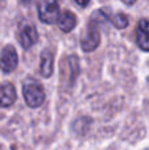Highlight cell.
Returning <instances> with one entry per match:
<instances>
[{"mask_svg": "<svg viewBox=\"0 0 149 150\" xmlns=\"http://www.w3.org/2000/svg\"><path fill=\"white\" fill-rule=\"evenodd\" d=\"M77 25V17L74 13H71L70 11H65L62 15H60L58 17V26L62 32L69 33L71 32Z\"/></svg>", "mask_w": 149, "mask_h": 150, "instance_id": "obj_9", "label": "cell"}, {"mask_svg": "<svg viewBox=\"0 0 149 150\" xmlns=\"http://www.w3.org/2000/svg\"><path fill=\"white\" fill-rule=\"evenodd\" d=\"M25 103L31 108H38L45 101V91L42 84L36 79H26L23 84Z\"/></svg>", "mask_w": 149, "mask_h": 150, "instance_id": "obj_1", "label": "cell"}, {"mask_svg": "<svg viewBox=\"0 0 149 150\" xmlns=\"http://www.w3.org/2000/svg\"><path fill=\"white\" fill-rule=\"evenodd\" d=\"M74 1H75L77 4L79 5V7L84 8V7H87V4L90 3V0H74Z\"/></svg>", "mask_w": 149, "mask_h": 150, "instance_id": "obj_11", "label": "cell"}, {"mask_svg": "<svg viewBox=\"0 0 149 150\" xmlns=\"http://www.w3.org/2000/svg\"><path fill=\"white\" fill-rule=\"evenodd\" d=\"M18 63V55L12 45H7L0 54V69L3 73H12Z\"/></svg>", "mask_w": 149, "mask_h": 150, "instance_id": "obj_4", "label": "cell"}, {"mask_svg": "<svg viewBox=\"0 0 149 150\" xmlns=\"http://www.w3.org/2000/svg\"><path fill=\"white\" fill-rule=\"evenodd\" d=\"M16 98H17V92L12 83L5 82L0 86V107L1 108H8L13 105Z\"/></svg>", "mask_w": 149, "mask_h": 150, "instance_id": "obj_6", "label": "cell"}, {"mask_svg": "<svg viewBox=\"0 0 149 150\" xmlns=\"http://www.w3.org/2000/svg\"><path fill=\"white\" fill-rule=\"evenodd\" d=\"M60 17L58 0H40L38 18L45 24H53Z\"/></svg>", "mask_w": 149, "mask_h": 150, "instance_id": "obj_2", "label": "cell"}, {"mask_svg": "<svg viewBox=\"0 0 149 150\" xmlns=\"http://www.w3.org/2000/svg\"><path fill=\"white\" fill-rule=\"evenodd\" d=\"M0 3H4V0H0Z\"/></svg>", "mask_w": 149, "mask_h": 150, "instance_id": "obj_14", "label": "cell"}, {"mask_svg": "<svg viewBox=\"0 0 149 150\" xmlns=\"http://www.w3.org/2000/svg\"><path fill=\"white\" fill-rule=\"evenodd\" d=\"M121 1H123L124 4H127V5H133L136 0H121Z\"/></svg>", "mask_w": 149, "mask_h": 150, "instance_id": "obj_12", "label": "cell"}, {"mask_svg": "<svg viewBox=\"0 0 149 150\" xmlns=\"http://www.w3.org/2000/svg\"><path fill=\"white\" fill-rule=\"evenodd\" d=\"M38 40V33L34 25L32 24H21L18 28V41L24 49L32 47Z\"/></svg>", "mask_w": 149, "mask_h": 150, "instance_id": "obj_5", "label": "cell"}, {"mask_svg": "<svg viewBox=\"0 0 149 150\" xmlns=\"http://www.w3.org/2000/svg\"><path fill=\"white\" fill-rule=\"evenodd\" d=\"M53 63H54V58L50 50L45 49L41 53V63H40V71H41L44 78H50L53 74Z\"/></svg>", "mask_w": 149, "mask_h": 150, "instance_id": "obj_8", "label": "cell"}, {"mask_svg": "<svg viewBox=\"0 0 149 150\" xmlns=\"http://www.w3.org/2000/svg\"><path fill=\"white\" fill-rule=\"evenodd\" d=\"M100 12L103 13L104 11L100 9ZM103 16H104V17L118 29H124V28H127V26H128L129 20H128V17H127L126 15H123V13H116V15H112V16L107 15V13H103Z\"/></svg>", "mask_w": 149, "mask_h": 150, "instance_id": "obj_10", "label": "cell"}, {"mask_svg": "<svg viewBox=\"0 0 149 150\" xmlns=\"http://www.w3.org/2000/svg\"><path fill=\"white\" fill-rule=\"evenodd\" d=\"M136 42L139 47L144 52H149V20L139 21L136 29Z\"/></svg>", "mask_w": 149, "mask_h": 150, "instance_id": "obj_7", "label": "cell"}, {"mask_svg": "<svg viewBox=\"0 0 149 150\" xmlns=\"http://www.w3.org/2000/svg\"><path fill=\"white\" fill-rule=\"evenodd\" d=\"M100 42V33H99V28H98L96 23H94V20L91 18L89 24V28L86 30V34L82 37L81 40V45H82V50L83 52H94L98 47Z\"/></svg>", "mask_w": 149, "mask_h": 150, "instance_id": "obj_3", "label": "cell"}, {"mask_svg": "<svg viewBox=\"0 0 149 150\" xmlns=\"http://www.w3.org/2000/svg\"><path fill=\"white\" fill-rule=\"evenodd\" d=\"M21 3H23V4H25V5H28V4H31L32 1H33V0H20Z\"/></svg>", "mask_w": 149, "mask_h": 150, "instance_id": "obj_13", "label": "cell"}]
</instances>
